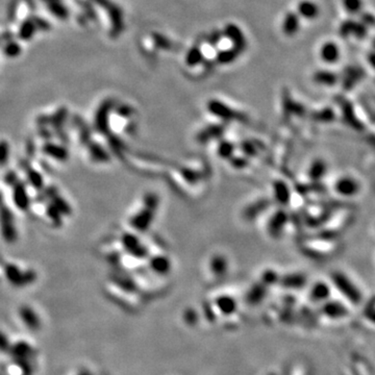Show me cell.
Here are the masks:
<instances>
[{
	"label": "cell",
	"mask_w": 375,
	"mask_h": 375,
	"mask_svg": "<svg viewBox=\"0 0 375 375\" xmlns=\"http://www.w3.org/2000/svg\"><path fill=\"white\" fill-rule=\"evenodd\" d=\"M340 48L333 42H326L321 46L320 57L321 60L327 64L336 63L340 59Z\"/></svg>",
	"instance_id": "3957f363"
},
{
	"label": "cell",
	"mask_w": 375,
	"mask_h": 375,
	"mask_svg": "<svg viewBox=\"0 0 375 375\" xmlns=\"http://www.w3.org/2000/svg\"><path fill=\"white\" fill-rule=\"evenodd\" d=\"M156 41L158 42L160 47H163V48H169L170 47V42L166 39L165 36H163L161 34L156 36Z\"/></svg>",
	"instance_id": "7c38bea8"
},
{
	"label": "cell",
	"mask_w": 375,
	"mask_h": 375,
	"mask_svg": "<svg viewBox=\"0 0 375 375\" xmlns=\"http://www.w3.org/2000/svg\"><path fill=\"white\" fill-rule=\"evenodd\" d=\"M224 34L232 41L234 48H236L240 53L244 51L246 47V39L242 30L236 24H228L224 28Z\"/></svg>",
	"instance_id": "7a4b0ae2"
},
{
	"label": "cell",
	"mask_w": 375,
	"mask_h": 375,
	"mask_svg": "<svg viewBox=\"0 0 375 375\" xmlns=\"http://www.w3.org/2000/svg\"><path fill=\"white\" fill-rule=\"evenodd\" d=\"M314 81L322 86H333L338 82V77L335 73L322 70L314 74Z\"/></svg>",
	"instance_id": "52a82bcc"
},
{
	"label": "cell",
	"mask_w": 375,
	"mask_h": 375,
	"mask_svg": "<svg viewBox=\"0 0 375 375\" xmlns=\"http://www.w3.org/2000/svg\"><path fill=\"white\" fill-rule=\"evenodd\" d=\"M368 34V27L361 21L357 22L354 20H347L340 26V35L343 38L353 35L358 39H364Z\"/></svg>",
	"instance_id": "6da1fadb"
},
{
	"label": "cell",
	"mask_w": 375,
	"mask_h": 375,
	"mask_svg": "<svg viewBox=\"0 0 375 375\" xmlns=\"http://www.w3.org/2000/svg\"><path fill=\"white\" fill-rule=\"evenodd\" d=\"M372 45H373V47H374V49H375V38H374V39H373V42H372Z\"/></svg>",
	"instance_id": "9a60e30c"
},
{
	"label": "cell",
	"mask_w": 375,
	"mask_h": 375,
	"mask_svg": "<svg viewBox=\"0 0 375 375\" xmlns=\"http://www.w3.org/2000/svg\"><path fill=\"white\" fill-rule=\"evenodd\" d=\"M361 22L368 28L375 26V16L370 13H364L361 15Z\"/></svg>",
	"instance_id": "8fae6325"
},
{
	"label": "cell",
	"mask_w": 375,
	"mask_h": 375,
	"mask_svg": "<svg viewBox=\"0 0 375 375\" xmlns=\"http://www.w3.org/2000/svg\"><path fill=\"white\" fill-rule=\"evenodd\" d=\"M338 189L343 195L353 196L360 191V182H358L352 177L341 178V180L338 182Z\"/></svg>",
	"instance_id": "5b68a950"
},
{
	"label": "cell",
	"mask_w": 375,
	"mask_h": 375,
	"mask_svg": "<svg viewBox=\"0 0 375 375\" xmlns=\"http://www.w3.org/2000/svg\"><path fill=\"white\" fill-rule=\"evenodd\" d=\"M240 52L236 49V48H232V49H227V50H222L220 52H218L217 54V61L220 64H231L234 61H236V59L239 57Z\"/></svg>",
	"instance_id": "ba28073f"
},
{
	"label": "cell",
	"mask_w": 375,
	"mask_h": 375,
	"mask_svg": "<svg viewBox=\"0 0 375 375\" xmlns=\"http://www.w3.org/2000/svg\"><path fill=\"white\" fill-rule=\"evenodd\" d=\"M368 318L372 321V322H375V312L374 313H371L368 315Z\"/></svg>",
	"instance_id": "5bb4252c"
},
{
	"label": "cell",
	"mask_w": 375,
	"mask_h": 375,
	"mask_svg": "<svg viewBox=\"0 0 375 375\" xmlns=\"http://www.w3.org/2000/svg\"><path fill=\"white\" fill-rule=\"evenodd\" d=\"M299 28V18L295 13H288L283 21V31L287 35H294Z\"/></svg>",
	"instance_id": "8992f818"
},
{
	"label": "cell",
	"mask_w": 375,
	"mask_h": 375,
	"mask_svg": "<svg viewBox=\"0 0 375 375\" xmlns=\"http://www.w3.org/2000/svg\"><path fill=\"white\" fill-rule=\"evenodd\" d=\"M202 51L198 47L191 48L186 53L185 62L189 66H196L202 61Z\"/></svg>",
	"instance_id": "30bf717a"
},
{
	"label": "cell",
	"mask_w": 375,
	"mask_h": 375,
	"mask_svg": "<svg viewBox=\"0 0 375 375\" xmlns=\"http://www.w3.org/2000/svg\"><path fill=\"white\" fill-rule=\"evenodd\" d=\"M368 62L373 69H375V51H371L368 53Z\"/></svg>",
	"instance_id": "4fadbf2b"
},
{
	"label": "cell",
	"mask_w": 375,
	"mask_h": 375,
	"mask_svg": "<svg viewBox=\"0 0 375 375\" xmlns=\"http://www.w3.org/2000/svg\"><path fill=\"white\" fill-rule=\"evenodd\" d=\"M342 4L345 11L350 15L361 14L364 7L363 0H342Z\"/></svg>",
	"instance_id": "9c48e42d"
},
{
	"label": "cell",
	"mask_w": 375,
	"mask_h": 375,
	"mask_svg": "<svg viewBox=\"0 0 375 375\" xmlns=\"http://www.w3.org/2000/svg\"><path fill=\"white\" fill-rule=\"evenodd\" d=\"M297 10H298V13L300 16L306 19H309V20L316 19L320 13V9H319L318 5L311 2V0H304V2L299 3Z\"/></svg>",
	"instance_id": "277c9868"
}]
</instances>
